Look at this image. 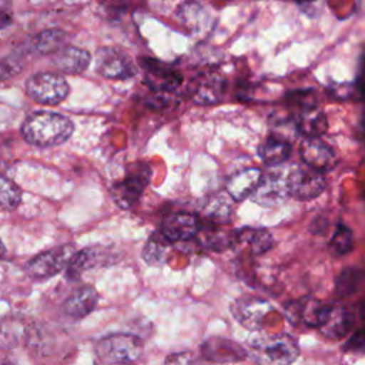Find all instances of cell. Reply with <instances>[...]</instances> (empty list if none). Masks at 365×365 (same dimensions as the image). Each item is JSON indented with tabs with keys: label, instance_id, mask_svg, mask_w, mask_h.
<instances>
[{
	"label": "cell",
	"instance_id": "6da1fadb",
	"mask_svg": "<svg viewBox=\"0 0 365 365\" xmlns=\"http://www.w3.org/2000/svg\"><path fill=\"white\" fill-rule=\"evenodd\" d=\"M74 125L66 115L53 111H36L26 117L21 135L26 143L36 147H54L66 143Z\"/></svg>",
	"mask_w": 365,
	"mask_h": 365
},
{
	"label": "cell",
	"instance_id": "7a4b0ae2",
	"mask_svg": "<svg viewBox=\"0 0 365 365\" xmlns=\"http://www.w3.org/2000/svg\"><path fill=\"white\" fill-rule=\"evenodd\" d=\"M248 354L258 365H291L299 355V346L285 334L262 335L250 342Z\"/></svg>",
	"mask_w": 365,
	"mask_h": 365
},
{
	"label": "cell",
	"instance_id": "3957f363",
	"mask_svg": "<svg viewBox=\"0 0 365 365\" xmlns=\"http://www.w3.org/2000/svg\"><path fill=\"white\" fill-rule=\"evenodd\" d=\"M143 341L133 334H111L96 345L97 358L103 364H130L143 354Z\"/></svg>",
	"mask_w": 365,
	"mask_h": 365
},
{
	"label": "cell",
	"instance_id": "277c9868",
	"mask_svg": "<svg viewBox=\"0 0 365 365\" xmlns=\"http://www.w3.org/2000/svg\"><path fill=\"white\" fill-rule=\"evenodd\" d=\"M70 87L67 80L56 73H37L27 78L26 93L43 106H56L66 100Z\"/></svg>",
	"mask_w": 365,
	"mask_h": 365
},
{
	"label": "cell",
	"instance_id": "5b68a950",
	"mask_svg": "<svg viewBox=\"0 0 365 365\" xmlns=\"http://www.w3.org/2000/svg\"><path fill=\"white\" fill-rule=\"evenodd\" d=\"M150 175L151 171L145 164H134L123 181L114 182L111 185L110 194L114 202L123 210L133 208L138 202L145 185L148 184Z\"/></svg>",
	"mask_w": 365,
	"mask_h": 365
},
{
	"label": "cell",
	"instance_id": "8992f818",
	"mask_svg": "<svg viewBox=\"0 0 365 365\" xmlns=\"http://www.w3.org/2000/svg\"><path fill=\"white\" fill-rule=\"evenodd\" d=\"M327 181L324 173L315 170L305 163L297 165L288 174L289 195L299 201H309L324 192Z\"/></svg>",
	"mask_w": 365,
	"mask_h": 365
},
{
	"label": "cell",
	"instance_id": "52a82bcc",
	"mask_svg": "<svg viewBox=\"0 0 365 365\" xmlns=\"http://www.w3.org/2000/svg\"><path fill=\"white\" fill-rule=\"evenodd\" d=\"M76 252L77 251L74 245L67 244L37 254L33 259L29 261L27 274L37 279L50 278L63 271L64 268H67Z\"/></svg>",
	"mask_w": 365,
	"mask_h": 365
},
{
	"label": "cell",
	"instance_id": "ba28073f",
	"mask_svg": "<svg viewBox=\"0 0 365 365\" xmlns=\"http://www.w3.org/2000/svg\"><path fill=\"white\" fill-rule=\"evenodd\" d=\"M96 71L113 80H124L135 74L131 58L121 50L113 47H101L96 56Z\"/></svg>",
	"mask_w": 365,
	"mask_h": 365
},
{
	"label": "cell",
	"instance_id": "9c48e42d",
	"mask_svg": "<svg viewBox=\"0 0 365 365\" xmlns=\"http://www.w3.org/2000/svg\"><path fill=\"white\" fill-rule=\"evenodd\" d=\"M272 311V305L259 297L244 295L237 298L231 305L234 318L248 329H258L264 319Z\"/></svg>",
	"mask_w": 365,
	"mask_h": 365
},
{
	"label": "cell",
	"instance_id": "30bf717a",
	"mask_svg": "<svg viewBox=\"0 0 365 365\" xmlns=\"http://www.w3.org/2000/svg\"><path fill=\"white\" fill-rule=\"evenodd\" d=\"M140 64L145 71V83L155 93H171L182 81V76L171 66L151 57L140 58Z\"/></svg>",
	"mask_w": 365,
	"mask_h": 365
},
{
	"label": "cell",
	"instance_id": "8fae6325",
	"mask_svg": "<svg viewBox=\"0 0 365 365\" xmlns=\"http://www.w3.org/2000/svg\"><path fill=\"white\" fill-rule=\"evenodd\" d=\"M289 197L288 175L281 173H267L262 174L254 194L252 200L262 207H277L287 201Z\"/></svg>",
	"mask_w": 365,
	"mask_h": 365
},
{
	"label": "cell",
	"instance_id": "7c38bea8",
	"mask_svg": "<svg viewBox=\"0 0 365 365\" xmlns=\"http://www.w3.org/2000/svg\"><path fill=\"white\" fill-rule=\"evenodd\" d=\"M299 153L307 165L322 173L332 170L338 163L334 148L324 143L319 137H305L299 145Z\"/></svg>",
	"mask_w": 365,
	"mask_h": 365
},
{
	"label": "cell",
	"instance_id": "4fadbf2b",
	"mask_svg": "<svg viewBox=\"0 0 365 365\" xmlns=\"http://www.w3.org/2000/svg\"><path fill=\"white\" fill-rule=\"evenodd\" d=\"M352 314L346 307L324 305L317 328L327 338L339 339L346 335L352 327Z\"/></svg>",
	"mask_w": 365,
	"mask_h": 365
},
{
	"label": "cell",
	"instance_id": "5bb4252c",
	"mask_svg": "<svg viewBox=\"0 0 365 365\" xmlns=\"http://www.w3.org/2000/svg\"><path fill=\"white\" fill-rule=\"evenodd\" d=\"M198 217L188 212L168 214L161 224V234L170 241H187L200 232Z\"/></svg>",
	"mask_w": 365,
	"mask_h": 365
},
{
	"label": "cell",
	"instance_id": "9a60e30c",
	"mask_svg": "<svg viewBox=\"0 0 365 365\" xmlns=\"http://www.w3.org/2000/svg\"><path fill=\"white\" fill-rule=\"evenodd\" d=\"M227 90V80L220 73H207L198 78L192 93L194 103L200 106H212L224 98Z\"/></svg>",
	"mask_w": 365,
	"mask_h": 365
},
{
	"label": "cell",
	"instance_id": "2e32d148",
	"mask_svg": "<svg viewBox=\"0 0 365 365\" xmlns=\"http://www.w3.org/2000/svg\"><path fill=\"white\" fill-rule=\"evenodd\" d=\"M90 61L91 54L74 46H64L53 54V64L64 74H80L88 67Z\"/></svg>",
	"mask_w": 365,
	"mask_h": 365
},
{
	"label": "cell",
	"instance_id": "e0dca14e",
	"mask_svg": "<svg viewBox=\"0 0 365 365\" xmlns=\"http://www.w3.org/2000/svg\"><path fill=\"white\" fill-rule=\"evenodd\" d=\"M261 177H262L261 170L255 167L245 168L235 173L228 178L225 185L228 195L235 201L245 200L247 197L254 194Z\"/></svg>",
	"mask_w": 365,
	"mask_h": 365
},
{
	"label": "cell",
	"instance_id": "ac0fdd59",
	"mask_svg": "<svg viewBox=\"0 0 365 365\" xmlns=\"http://www.w3.org/2000/svg\"><path fill=\"white\" fill-rule=\"evenodd\" d=\"M202 355L211 362H234L245 356L244 349L234 341L224 338H211L201 346Z\"/></svg>",
	"mask_w": 365,
	"mask_h": 365
},
{
	"label": "cell",
	"instance_id": "d6986e66",
	"mask_svg": "<svg viewBox=\"0 0 365 365\" xmlns=\"http://www.w3.org/2000/svg\"><path fill=\"white\" fill-rule=\"evenodd\" d=\"M97 301L98 294L93 287H81L64 301L63 312L73 319H81L94 309Z\"/></svg>",
	"mask_w": 365,
	"mask_h": 365
},
{
	"label": "cell",
	"instance_id": "ffe728a7",
	"mask_svg": "<svg viewBox=\"0 0 365 365\" xmlns=\"http://www.w3.org/2000/svg\"><path fill=\"white\" fill-rule=\"evenodd\" d=\"M107 261V250L101 247H90L77 251L67 267V277L77 279L87 269L96 268Z\"/></svg>",
	"mask_w": 365,
	"mask_h": 365
},
{
	"label": "cell",
	"instance_id": "44dd1931",
	"mask_svg": "<svg viewBox=\"0 0 365 365\" xmlns=\"http://www.w3.org/2000/svg\"><path fill=\"white\" fill-rule=\"evenodd\" d=\"M299 133L305 137H321L328 128V120L318 107L304 108L295 114Z\"/></svg>",
	"mask_w": 365,
	"mask_h": 365
},
{
	"label": "cell",
	"instance_id": "7402d4cb",
	"mask_svg": "<svg viewBox=\"0 0 365 365\" xmlns=\"http://www.w3.org/2000/svg\"><path fill=\"white\" fill-rule=\"evenodd\" d=\"M232 207L231 202L222 197L210 198L201 208L200 222H205L207 227H215L227 224L231 220Z\"/></svg>",
	"mask_w": 365,
	"mask_h": 365
},
{
	"label": "cell",
	"instance_id": "603a6c76",
	"mask_svg": "<svg viewBox=\"0 0 365 365\" xmlns=\"http://www.w3.org/2000/svg\"><path fill=\"white\" fill-rule=\"evenodd\" d=\"M269 131L272 138L287 144H292L301 134L295 115L288 113L272 114L269 117Z\"/></svg>",
	"mask_w": 365,
	"mask_h": 365
},
{
	"label": "cell",
	"instance_id": "cb8c5ba5",
	"mask_svg": "<svg viewBox=\"0 0 365 365\" xmlns=\"http://www.w3.org/2000/svg\"><path fill=\"white\" fill-rule=\"evenodd\" d=\"M258 154L262 163H265L267 165H278L289 158L291 144H287L269 137L267 141H264L259 145Z\"/></svg>",
	"mask_w": 365,
	"mask_h": 365
},
{
	"label": "cell",
	"instance_id": "d4e9b609",
	"mask_svg": "<svg viewBox=\"0 0 365 365\" xmlns=\"http://www.w3.org/2000/svg\"><path fill=\"white\" fill-rule=\"evenodd\" d=\"M237 240L248 244V247L251 248V251L254 254H264L274 244L272 235L267 230H262V228L241 230L240 232H237Z\"/></svg>",
	"mask_w": 365,
	"mask_h": 365
},
{
	"label": "cell",
	"instance_id": "484cf974",
	"mask_svg": "<svg viewBox=\"0 0 365 365\" xmlns=\"http://www.w3.org/2000/svg\"><path fill=\"white\" fill-rule=\"evenodd\" d=\"M170 250V241L161 234H154L143 250V258L148 265H158L165 262Z\"/></svg>",
	"mask_w": 365,
	"mask_h": 365
},
{
	"label": "cell",
	"instance_id": "4316f807",
	"mask_svg": "<svg viewBox=\"0 0 365 365\" xmlns=\"http://www.w3.org/2000/svg\"><path fill=\"white\" fill-rule=\"evenodd\" d=\"M67 34L58 29H48L37 34L34 46L41 54H54L57 50L64 47Z\"/></svg>",
	"mask_w": 365,
	"mask_h": 365
},
{
	"label": "cell",
	"instance_id": "83f0119b",
	"mask_svg": "<svg viewBox=\"0 0 365 365\" xmlns=\"http://www.w3.org/2000/svg\"><path fill=\"white\" fill-rule=\"evenodd\" d=\"M21 200L20 188L9 178L0 175V210L13 211Z\"/></svg>",
	"mask_w": 365,
	"mask_h": 365
},
{
	"label": "cell",
	"instance_id": "f1b7e54d",
	"mask_svg": "<svg viewBox=\"0 0 365 365\" xmlns=\"http://www.w3.org/2000/svg\"><path fill=\"white\" fill-rule=\"evenodd\" d=\"M354 247V235L352 231L344 225L339 224L331 238L329 242V248L335 255H346L348 252H351Z\"/></svg>",
	"mask_w": 365,
	"mask_h": 365
},
{
	"label": "cell",
	"instance_id": "f546056e",
	"mask_svg": "<svg viewBox=\"0 0 365 365\" xmlns=\"http://www.w3.org/2000/svg\"><path fill=\"white\" fill-rule=\"evenodd\" d=\"M287 101L289 106L297 107V110H304V108H311V107H318V98L317 94L312 90H295L287 94Z\"/></svg>",
	"mask_w": 365,
	"mask_h": 365
},
{
	"label": "cell",
	"instance_id": "4dcf8cb0",
	"mask_svg": "<svg viewBox=\"0 0 365 365\" xmlns=\"http://www.w3.org/2000/svg\"><path fill=\"white\" fill-rule=\"evenodd\" d=\"M17 324L16 322H0V346L7 348L14 345L19 341V332H17Z\"/></svg>",
	"mask_w": 365,
	"mask_h": 365
},
{
	"label": "cell",
	"instance_id": "1f68e13d",
	"mask_svg": "<svg viewBox=\"0 0 365 365\" xmlns=\"http://www.w3.org/2000/svg\"><path fill=\"white\" fill-rule=\"evenodd\" d=\"M329 91L335 98L346 100L354 94L355 86H352L351 83H334L332 86H329Z\"/></svg>",
	"mask_w": 365,
	"mask_h": 365
},
{
	"label": "cell",
	"instance_id": "d6a6232c",
	"mask_svg": "<svg viewBox=\"0 0 365 365\" xmlns=\"http://www.w3.org/2000/svg\"><path fill=\"white\" fill-rule=\"evenodd\" d=\"M10 17L6 13H0V29H3L9 23Z\"/></svg>",
	"mask_w": 365,
	"mask_h": 365
},
{
	"label": "cell",
	"instance_id": "836d02e7",
	"mask_svg": "<svg viewBox=\"0 0 365 365\" xmlns=\"http://www.w3.org/2000/svg\"><path fill=\"white\" fill-rule=\"evenodd\" d=\"M4 254H6V247H4V244L0 240V259L4 257Z\"/></svg>",
	"mask_w": 365,
	"mask_h": 365
},
{
	"label": "cell",
	"instance_id": "e575fe53",
	"mask_svg": "<svg viewBox=\"0 0 365 365\" xmlns=\"http://www.w3.org/2000/svg\"><path fill=\"white\" fill-rule=\"evenodd\" d=\"M285 1H295V3H308V1H314V0H285Z\"/></svg>",
	"mask_w": 365,
	"mask_h": 365
},
{
	"label": "cell",
	"instance_id": "d590c367",
	"mask_svg": "<svg viewBox=\"0 0 365 365\" xmlns=\"http://www.w3.org/2000/svg\"><path fill=\"white\" fill-rule=\"evenodd\" d=\"M361 331H362V334H364V336H365V328H362Z\"/></svg>",
	"mask_w": 365,
	"mask_h": 365
}]
</instances>
